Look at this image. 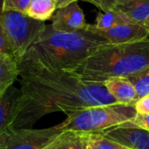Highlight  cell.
I'll return each mask as SVG.
<instances>
[{"instance_id":"1","label":"cell","mask_w":149,"mask_h":149,"mask_svg":"<svg viewBox=\"0 0 149 149\" xmlns=\"http://www.w3.org/2000/svg\"><path fill=\"white\" fill-rule=\"evenodd\" d=\"M20 98L14 128H26L54 112L68 113L90 107L118 103L104 83L83 80L76 72L18 62Z\"/></svg>"},{"instance_id":"2","label":"cell","mask_w":149,"mask_h":149,"mask_svg":"<svg viewBox=\"0 0 149 149\" xmlns=\"http://www.w3.org/2000/svg\"><path fill=\"white\" fill-rule=\"evenodd\" d=\"M107 44L110 43L88 26L75 32H62L49 24L20 60L53 70L76 72L88 58Z\"/></svg>"},{"instance_id":"3","label":"cell","mask_w":149,"mask_h":149,"mask_svg":"<svg viewBox=\"0 0 149 149\" xmlns=\"http://www.w3.org/2000/svg\"><path fill=\"white\" fill-rule=\"evenodd\" d=\"M148 67L149 38L125 44H107L88 58L76 72L84 81L105 83L112 78H128Z\"/></svg>"},{"instance_id":"4","label":"cell","mask_w":149,"mask_h":149,"mask_svg":"<svg viewBox=\"0 0 149 149\" xmlns=\"http://www.w3.org/2000/svg\"><path fill=\"white\" fill-rule=\"evenodd\" d=\"M136 114L134 104L95 106L67 113L59 126L63 131L97 133L131 121Z\"/></svg>"},{"instance_id":"5","label":"cell","mask_w":149,"mask_h":149,"mask_svg":"<svg viewBox=\"0 0 149 149\" xmlns=\"http://www.w3.org/2000/svg\"><path fill=\"white\" fill-rule=\"evenodd\" d=\"M0 20L13 55L19 62L34 40L44 31L46 24L16 10H1Z\"/></svg>"},{"instance_id":"6","label":"cell","mask_w":149,"mask_h":149,"mask_svg":"<svg viewBox=\"0 0 149 149\" xmlns=\"http://www.w3.org/2000/svg\"><path fill=\"white\" fill-rule=\"evenodd\" d=\"M64 131L59 124L47 128H13L6 136L4 149H44Z\"/></svg>"},{"instance_id":"7","label":"cell","mask_w":149,"mask_h":149,"mask_svg":"<svg viewBox=\"0 0 149 149\" xmlns=\"http://www.w3.org/2000/svg\"><path fill=\"white\" fill-rule=\"evenodd\" d=\"M128 149H149V131L131 121L97 132Z\"/></svg>"},{"instance_id":"8","label":"cell","mask_w":149,"mask_h":149,"mask_svg":"<svg viewBox=\"0 0 149 149\" xmlns=\"http://www.w3.org/2000/svg\"><path fill=\"white\" fill-rule=\"evenodd\" d=\"M87 26L90 30L105 38L110 44H125L149 38V31L143 24L140 23L121 24L107 30L96 29L93 24H88Z\"/></svg>"},{"instance_id":"9","label":"cell","mask_w":149,"mask_h":149,"mask_svg":"<svg viewBox=\"0 0 149 149\" xmlns=\"http://www.w3.org/2000/svg\"><path fill=\"white\" fill-rule=\"evenodd\" d=\"M51 19L53 28L62 32L78 31L84 29L88 24L78 1L57 8Z\"/></svg>"},{"instance_id":"10","label":"cell","mask_w":149,"mask_h":149,"mask_svg":"<svg viewBox=\"0 0 149 149\" xmlns=\"http://www.w3.org/2000/svg\"><path fill=\"white\" fill-rule=\"evenodd\" d=\"M20 98V89L11 86L0 98V138L6 137L14 128L17 107Z\"/></svg>"},{"instance_id":"11","label":"cell","mask_w":149,"mask_h":149,"mask_svg":"<svg viewBox=\"0 0 149 149\" xmlns=\"http://www.w3.org/2000/svg\"><path fill=\"white\" fill-rule=\"evenodd\" d=\"M107 91L121 104H134L138 100V94L135 87L128 78L117 77L107 79L105 83Z\"/></svg>"},{"instance_id":"12","label":"cell","mask_w":149,"mask_h":149,"mask_svg":"<svg viewBox=\"0 0 149 149\" xmlns=\"http://www.w3.org/2000/svg\"><path fill=\"white\" fill-rule=\"evenodd\" d=\"M19 76L18 61L13 55H0V98L13 86Z\"/></svg>"},{"instance_id":"13","label":"cell","mask_w":149,"mask_h":149,"mask_svg":"<svg viewBox=\"0 0 149 149\" xmlns=\"http://www.w3.org/2000/svg\"><path fill=\"white\" fill-rule=\"evenodd\" d=\"M112 9L125 14L135 23L144 24L149 17V0H120Z\"/></svg>"},{"instance_id":"14","label":"cell","mask_w":149,"mask_h":149,"mask_svg":"<svg viewBox=\"0 0 149 149\" xmlns=\"http://www.w3.org/2000/svg\"><path fill=\"white\" fill-rule=\"evenodd\" d=\"M56 9L55 0H31L25 14L36 20L45 22L52 18Z\"/></svg>"},{"instance_id":"15","label":"cell","mask_w":149,"mask_h":149,"mask_svg":"<svg viewBox=\"0 0 149 149\" xmlns=\"http://www.w3.org/2000/svg\"><path fill=\"white\" fill-rule=\"evenodd\" d=\"M130 23L135 22H133L125 14L112 9L107 11H104V13H99L93 26L98 30H107L118 25Z\"/></svg>"},{"instance_id":"16","label":"cell","mask_w":149,"mask_h":149,"mask_svg":"<svg viewBox=\"0 0 149 149\" xmlns=\"http://www.w3.org/2000/svg\"><path fill=\"white\" fill-rule=\"evenodd\" d=\"M128 79L136 89L138 100L149 94V67L128 77Z\"/></svg>"},{"instance_id":"17","label":"cell","mask_w":149,"mask_h":149,"mask_svg":"<svg viewBox=\"0 0 149 149\" xmlns=\"http://www.w3.org/2000/svg\"><path fill=\"white\" fill-rule=\"evenodd\" d=\"M88 140L92 149H128L105 138L99 133H88Z\"/></svg>"},{"instance_id":"18","label":"cell","mask_w":149,"mask_h":149,"mask_svg":"<svg viewBox=\"0 0 149 149\" xmlns=\"http://www.w3.org/2000/svg\"><path fill=\"white\" fill-rule=\"evenodd\" d=\"M44 149H73L72 131H64Z\"/></svg>"},{"instance_id":"19","label":"cell","mask_w":149,"mask_h":149,"mask_svg":"<svg viewBox=\"0 0 149 149\" xmlns=\"http://www.w3.org/2000/svg\"><path fill=\"white\" fill-rule=\"evenodd\" d=\"M31 0H3L2 10H16L25 13Z\"/></svg>"},{"instance_id":"20","label":"cell","mask_w":149,"mask_h":149,"mask_svg":"<svg viewBox=\"0 0 149 149\" xmlns=\"http://www.w3.org/2000/svg\"><path fill=\"white\" fill-rule=\"evenodd\" d=\"M72 148L92 149L88 140V133L72 131Z\"/></svg>"},{"instance_id":"21","label":"cell","mask_w":149,"mask_h":149,"mask_svg":"<svg viewBox=\"0 0 149 149\" xmlns=\"http://www.w3.org/2000/svg\"><path fill=\"white\" fill-rule=\"evenodd\" d=\"M1 54L13 55V52H12L11 46L10 42L6 37L3 24H2L1 20H0V55Z\"/></svg>"},{"instance_id":"22","label":"cell","mask_w":149,"mask_h":149,"mask_svg":"<svg viewBox=\"0 0 149 149\" xmlns=\"http://www.w3.org/2000/svg\"><path fill=\"white\" fill-rule=\"evenodd\" d=\"M83 1L94 4L103 11H107L109 10H112L114 7V5L120 0H83Z\"/></svg>"},{"instance_id":"23","label":"cell","mask_w":149,"mask_h":149,"mask_svg":"<svg viewBox=\"0 0 149 149\" xmlns=\"http://www.w3.org/2000/svg\"><path fill=\"white\" fill-rule=\"evenodd\" d=\"M136 112L141 114H149V94L143 96L134 103Z\"/></svg>"},{"instance_id":"24","label":"cell","mask_w":149,"mask_h":149,"mask_svg":"<svg viewBox=\"0 0 149 149\" xmlns=\"http://www.w3.org/2000/svg\"><path fill=\"white\" fill-rule=\"evenodd\" d=\"M131 122L142 129L149 131V114H141L137 113Z\"/></svg>"},{"instance_id":"25","label":"cell","mask_w":149,"mask_h":149,"mask_svg":"<svg viewBox=\"0 0 149 149\" xmlns=\"http://www.w3.org/2000/svg\"><path fill=\"white\" fill-rule=\"evenodd\" d=\"M76 1H79V0H55L56 4H57V8L66 6V5H68L73 2H76Z\"/></svg>"},{"instance_id":"26","label":"cell","mask_w":149,"mask_h":149,"mask_svg":"<svg viewBox=\"0 0 149 149\" xmlns=\"http://www.w3.org/2000/svg\"><path fill=\"white\" fill-rule=\"evenodd\" d=\"M144 24V26L147 28V30L149 31V17L147 18V20L144 22V24Z\"/></svg>"},{"instance_id":"27","label":"cell","mask_w":149,"mask_h":149,"mask_svg":"<svg viewBox=\"0 0 149 149\" xmlns=\"http://www.w3.org/2000/svg\"><path fill=\"white\" fill-rule=\"evenodd\" d=\"M5 138H6V137L0 138V146H4V142H5Z\"/></svg>"},{"instance_id":"28","label":"cell","mask_w":149,"mask_h":149,"mask_svg":"<svg viewBox=\"0 0 149 149\" xmlns=\"http://www.w3.org/2000/svg\"><path fill=\"white\" fill-rule=\"evenodd\" d=\"M0 149H4V146H0Z\"/></svg>"}]
</instances>
